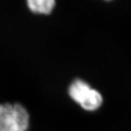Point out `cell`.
Wrapping results in <instances>:
<instances>
[{"label":"cell","mask_w":131,"mask_h":131,"mask_svg":"<svg viewBox=\"0 0 131 131\" xmlns=\"http://www.w3.org/2000/svg\"><path fill=\"white\" fill-rule=\"evenodd\" d=\"M91 90L86 82L82 80H74L69 88V94L75 102L81 103Z\"/></svg>","instance_id":"cell-2"},{"label":"cell","mask_w":131,"mask_h":131,"mask_svg":"<svg viewBox=\"0 0 131 131\" xmlns=\"http://www.w3.org/2000/svg\"><path fill=\"white\" fill-rule=\"evenodd\" d=\"M103 103V97L98 90L92 89L90 90L88 95L80 103V106L86 111H95Z\"/></svg>","instance_id":"cell-3"},{"label":"cell","mask_w":131,"mask_h":131,"mask_svg":"<svg viewBox=\"0 0 131 131\" xmlns=\"http://www.w3.org/2000/svg\"><path fill=\"white\" fill-rule=\"evenodd\" d=\"M29 115L18 103L0 104V131H26Z\"/></svg>","instance_id":"cell-1"},{"label":"cell","mask_w":131,"mask_h":131,"mask_svg":"<svg viewBox=\"0 0 131 131\" xmlns=\"http://www.w3.org/2000/svg\"><path fill=\"white\" fill-rule=\"evenodd\" d=\"M27 3L33 13L45 15L50 13L56 5L53 0H28Z\"/></svg>","instance_id":"cell-4"}]
</instances>
